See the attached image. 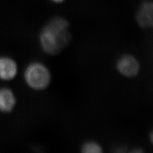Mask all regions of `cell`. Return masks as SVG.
I'll use <instances>...</instances> for the list:
<instances>
[{
  "instance_id": "obj_11",
  "label": "cell",
  "mask_w": 153,
  "mask_h": 153,
  "mask_svg": "<svg viewBox=\"0 0 153 153\" xmlns=\"http://www.w3.org/2000/svg\"><path fill=\"white\" fill-rule=\"evenodd\" d=\"M51 1L55 2V3H61L64 2L65 0H51Z\"/></svg>"
},
{
  "instance_id": "obj_1",
  "label": "cell",
  "mask_w": 153,
  "mask_h": 153,
  "mask_svg": "<svg viewBox=\"0 0 153 153\" xmlns=\"http://www.w3.org/2000/svg\"><path fill=\"white\" fill-rule=\"evenodd\" d=\"M69 24L62 17L52 19L40 34V43L42 49L49 55H56L71 42Z\"/></svg>"
},
{
  "instance_id": "obj_3",
  "label": "cell",
  "mask_w": 153,
  "mask_h": 153,
  "mask_svg": "<svg viewBox=\"0 0 153 153\" xmlns=\"http://www.w3.org/2000/svg\"><path fill=\"white\" fill-rule=\"evenodd\" d=\"M115 69L121 76L132 79L139 76L141 71V65L136 56L131 53H124L116 59Z\"/></svg>"
},
{
  "instance_id": "obj_2",
  "label": "cell",
  "mask_w": 153,
  "mask_h": 153,
  "mask_svg": "<svg viewBox=\"0 0 153 153\" xmlns=\"http://www.w3.org/2000/svg\"><path fill=\"white\" fill-rule=\"evenodd\" d=\"M23 78L28 88L35 91H42L49 87L51 74L48 68L39 62H33L26 68Z\"/></svg>"
},
{
  "instance_id": "obj_9",
  "label": "cell",
  "mask_w": 153,
  "mask_h": 153,
  "mask_svg": "<svg viewBox=\"0 0 153 153\" xmlns=\"http://www.w3.org/2000/svg\"><path fill=\"white\" fill-rule=\"evenodd\" d=\"M128 153H148L146 150L141 146H134L129 148Z\"/></svg>"
},
{
  "instance_id": "obj_7",
  "label": "cell",
  "mask_w": 153,
  "mask_h": 153,
  "mask_svg": "<svg viewBox=\"0 0 153 153\" xmlns=\"http://www.w3.org/2000/svg\"><path fill=\"white\" fill-rule=\"evenodd\" d=\"M79 153H105L102 143L94 138H88L82 142Z\"/></svg>"
},
{
  "instance_id": "obj_5",
  "label": "cell",
  "mask_w": 153,
  "mask_h": 153,
  "mask_svg": "<svg viewBox=\"0 0 153 153\" xmlns=\"http://www.w3.org/2000/svg\"><path fill=\"white\" fill-rule=\"evenodd\" d=\"M16 94L11 88L0 87V112L4 114L11 113L16 107Z\"/></svg>"
},
{
  "instance_id": "obj_10",
  "label": "cell",
  "mask_w": 153,
  "mask_h": 153,
  "mask_svg": "<svg viewBox=\"0 0 153 153\" xmlns=\"http://www.w3.org/2000/svg\"><path fill=\"white\" fill-rule=\"evenodd\" d=\"M146 138L149 144L153 148V126L148 131Z\"/></svg>"
},
{
  "instance_id": "obj_6",
  "label": "cell",
  "mask_w": 153,
  "mask_h": 153,
  "mask_svg": "<svg viewBox=\"0 0 153 153\" xmlns=\"http://www.w3.org/2000/svg\"><path fill=\"white\" fill-rule=\"evenodd\" d=\"M16 62L10 57H0V79L10 81L14 79L18 73Z\"/></svg>"
},
{
  "instance_id": "obj_8",
  "label": "cell",
  "mask_w": 153,
  "mask_h": 153,
  "mask_svg": "<svg viewBox=\"0 0 153 153\" xmlns=\"http://www.w3.org/2000/svg\"><path fill=\"white\" fill-rule=\"evenodd\" d=\"M129 149L125 143L117 142L111 146L108 153H128Z\"/></svg>"
},
{
  "instance_id": "obj_4",
  "label": "cell",
  "mask_w": 153,
  "mask_h": 153,
  "mask_svg": "<svg viewBox=\"0 0 153 153\" xmlns=\"http://www.w3.org/2000/svg\"><path fill=\"white\" fill-rule=\"evenodd\" d=\"M137 25L143 29H153V0H144L135 14Z\"/></svg>"
}]
</instances>
